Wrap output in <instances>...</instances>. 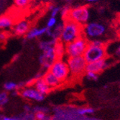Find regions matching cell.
Returning <instances> with one entry per match:
<instances>
[{
  "mask_svg": "<svg viewBox=\"0 0 120 120\" xmlns=\"http://www.w3.org/2000/svg\"><path fill=\"white\" fill-rule=\"evenodd\" d=\"M83 35V26L69 19L63 22V27L59 41L65 45Z\"/></svg>",
  "mask_w": 120,
  "mask_h": 120,
  "instance_id": "1",
  "label": "cell"
},
{
  "mask_svg": "<svg viewBox=\"0 0 120 120\" xmlns=\"http://www.w3.org/2000/svg\"><path fill=\"white\" fill-rule=\"evenodd\" d=\"M88 44V40L83 36L75 39L74 41L65 45L66 55L68 57L83 56Z\"/></svg>",
  "mask_w": 120,
  "mask_h": 120,
  "instance_id": "2",
  "label": "cell"
},
{
  "mask_svg": "<svg viewBox=\"0 0 120 120\" xmlns=\"http://www.w3.org/2000/svg\"><path fill=\"white\" fill-rule=\"evenodd\" d=\"M106 31L107 26L98 22H87L83 26V35L90 41L101 37Z\"/></svg>",
  "mask_w": 120,
  "mask_h": 120,
  "instance_id": "3",
  "label": "cell"
},
{
  "mask_svg": "<svg viewBox=\"0 0 120 120\" xmlns=\"http://www.w3.org/2000/svg\"><path fill=\"white\" fill-rule=\"evenodd\" d=\"M83 56L87 63L94 62L98 60L106 58L107 56V48L105 45L97 46L88 41L87 48L84 52Z\"/></svg>",
  "mask_w": 120,
  "mask_h": 120,
  "instance_id": "4",
  "label": "cell"
},
{
  "mask_svg": "<svg viewBox=\"0 0 120 120\" xmlns=\"http://www.w3.org/2000/svg\"><path fill=\"white\" fill-rule=\"evenodd\" d=\"M67 19L83 26L88 22L90 19L89 9L87 6H79L70 8Z\"/></svg>",
  "mask_w": 120,
  "mask_h": 120,
  "instance_id": "5",
  "label": "cell"
},
{
  "mask_svg": "<svg viewBox=\"0 0 120 120\" xmlns=\"http://www.w3.org/2000/svg\"><path fill=\"white\" fill-rule=\"evenodd\" d=\"M61 82L66 81L70 75L67 62L63 59H57L50 66L49 70Z\"/></svg>",
  "mask_w": 120,
  "mask_h": 120,
  "instance_id": "6",
  "label": "cell"
},
{
  "mask_svg": "<svg viewBox=\"0 0 120 120\" xmlns=\"http://www.w3.org/2000/svg\"><path fill=\"white\" fill-rule=\"evenodd\" d=\"M66 62L68 66L70 74L73 76H80L86 72L87 62L83 56L68 57Z\"/></svg>",
  "mask_w": 120,
  "mask_h": 120,
  "instance_id": "7",
  "label": "cell"
},
{
  "mask_svg": "<svg viewBox=\"0 0 120 120\" xmlns=\"http://www.w3.org/2000/svg\"><path fill=\"white\" fill-rule=\"evenodd\" d=\"M55 51V46L50 47L42 50V54L39 56V62L44 71H48L50 66L57 59Z\"/></svg>",
  "mask_w": 120,
  "mask_h": 120,
  "instance_id": "8",
  "label": "cell"
},
{
  "mask_svg": "<svg viewBox=\"0 0 120 120\" xmlns=\"http://www.w3.org/2000/svg\"><path fill=\"white\" fill-rule=\"evenodd\" d=\"M109 62L108 59L106 58L98 60V61L91 62V63H87L86 67V71H93L96 74H99L103 71L109 65Z\"/></svg>",
  "mask_w": 120,
  "mask_h": 120,
  "instance_id": "9",
  "label": "cell"
},
{
  "mask_svg": "<svg viewBox=\"0 0 120 120\" xmlns=\"http://www.w3.org/2000/svg\"><path fill=\"white\" fill-rule=\"evenodd\" d=\"M21 95L25 99L37 101H41L45 98V95L39 92L35 87H27L24 89L21 92Z\"/></svg>",
  "mask_w": 120,
  "mask_h": 120,
  "instance_id": "10",
  "label": "cell"
},
{
  "mask_svg": "<svg viewBox=\"0 0 120 120\" xmlns=\"http://www.w3.org/2000/svg\"><path fill=\"white\" fill-rule=\"evenodd\" d=\"M30 29L29 23L27 20H20L13 25V32L17 36L26 35L29 29Z\"/></svg>",
  "mask_w": 120,
  "mask_h": 120,
  "instance_id": "11",
  "label": "cell"
},
{
  "mask_svg": "<svg viewBox=\"0 0 120 120\" xmlns=\"http://www.w3.org/2000/svg\"><path fill=\"white\" fill-rule=\"evenodd\" d=\"M48 28L46 26L42 27H33L29 29V31L26 34V38L28 40H31L34 39H37L46 35Z\"/></svg>",
  "mask_w": 120,
  "mask_h": 120,
  "instance_id": "12",
  "label": "cell"
},
{
  "mask_svg": "<svg viewBox=\"0 0 120 120\" xmlns=\"http://www.w3.org/2000/svg\"><path fill=\"white\" fill-rule=\"evenodd\" d=\"M42 78L45 80V82H46V84L50 87V89L58 86L61 83V82L55 76H54L50 71H46L45 72Z\"/></svg>",
  "mask_w": 120,
  "mask_h": 120,
  "instance_id": "13",
  "label": "cell"
},
{
  "mask_svg": "<svg viewBox=\"0 0 120 120\" xmlns=\"http://www.w3.org/2000/svg\"><path fill=\"white\" fill-rule=\"evenodd\" d=\"M33 84H34L35 88L43 95L47 94L51 89L50 87L46 84V82H45L42 77L35 79L33 82Z\"/></svg>",
  "mask_w": 120,
  "mask_h": 120,
  "instance_id": "14",
  "label": "cell"
},
{
  "mask_svg": "<svg viewBox=\"0 0 120 120\" xmlns=\"http://www.w3.org/2000/svg\"><path fill=\"white\" fill-rule=\"evenodd\" d=\"M14 25V19L9 15H2L0 17V30H6Z\"/></svg>",
  "mask_w": 120,
  "mask_h": 120,
  "instance_id": "15",
  "label": "cell"
},
{
  "mask_svg": "<svg viewBox=\"0 0 120 120\" xmlns=\"http://www.w3.org/2000/svg\"><path fill=\"white\" fill-rule=\"evenodd\" d=\"M55 51L58 59H63V57L66 54L65 44L60 41H58L55 44Z\"/></svg>",
  "mask_w": 120,
  "mask_h": 120,
  "instance_id": "16",
  "label": "cell"
},
{
  "mask_svg": "<svg viewBox=\"0 0 120 120\" xmlns=\"http://www.w3.org/2000/svg\"><path fill=\"white\" fill-rule=\"evenodd\" d=\"M58 41L55 40L53 39H50L49 38V39H44V40H41L39 41L38 44V47L40 48V49L42 51L46 48H48L50 47H53L55 46V44H56Z\"/></svg>",
  "mask_w": 120,
  "mask_h": 120,
  "instance_id": "17",
  "label": "cell"
},
{
  "mask_svg": "<svg viewBox=\"0 0 120 120\" xmlns=\"http://www.w3.org/2000/svg\"><path fill=\"white\" fill-rule=\"evenodd\" d=\"M19 85L14 82H7L4 84V89L7 92H14L17 89Z\"/></svg>",
  "mask_w": 120,
  "mask_h": 120,
  "instance_id": "18",
  "label": "cell"
},
{
  "mask_svg": "<svg viewBox=\"0 0 120 120\" xmlns=\"http://www.w3.org/2000/svg\"><path fill=\"white\" fill-rule=\"evenodd\" d=\"M61 9V7H60L59 6H56L54 4H50L48 6V10L50 12V17H56L60 14Z\"/></svg>",
  "mask_w": 120,
  "mask_h": 120,
  "instance_id": "19",
  "label": "cell"
},
{
  "mask_svg": "<svg viewBox=\"0 0 120 120\" xmlns=\"http://www.w3.org/2000/svg\"><path fill=\"white\" fill-rule=\"evenodd\" d=\"M29 2H30V0H14V3L15 6L22 9L26 8L29 5Z\"/></svg>",
  "mask_w": 120,
  "mask_h": 120,
  "instance_id": "20",
  "label": "cell"
},
{
  "mask_svg": "<svg viewBox=\"0 0 120 120\" xmlns=\"http://www.w3.org/2000/svg\"><path fill=\"white\" fill-rule=\"evenodd\" d=\"M70 10V7L68 5L64 6L63 7H62L61 9V11H60V14L61 15V17L65 19H66L68 17V14Z\"/></svg>",
  "mask_w": 120,
  "mask_h": 120,
  "instance_id": "21",
  "label": "cell"
},
{
  "mask_svg": "<svg viewBox=\"0 0 120 120\" xmlns=\"http://www.w3.org/2000/svg\"><path fill=\"white\" fill-rule=\"evenodd\" d=\"M57 23H58V20L56 17H50V18L48 19L46 22V27L48 29H53L56 25Z\"/></svg>",
  "mask_w": 120,
  "mask_h": 120,
  "instance_id": "22",
  "label": "cell"
},
{
  "mask_svg": "<svg viewBox=\"0 0 120 120\" xmlns=\"http://www.w3.org/2000/svg\"><path fill=\"white\" fill-rule=\"evenodd\" d=\"M86 77L88 79L92 80V81H96L99 78L98 74L93 72V71H86Z\"/></svg>",
  "mask_w": 120,
  "mask_h": 120,
  "instance_id": "23",
  "label": "cell"
},
{
  "mask_svg": "<svg viewBox=\"0 0 120 120\" xmlns=\"http://www.w3.org/2000/svg\"><path fill=\"white\" fill-rule=\"evenodd\" d=\"M8 102V95L6 92H0V104L4 105Z\"/></svg>",
  "mask_w": 120,
  "mask_h": 120,
  "instance_id": "24",
  "label": "cell"
},
{
  "mask_svg": "<svg viewBox=\"0 0 120 120\" xmlns=\"http://www.w3.org/2000/svg\"><path fill=\"white\" fill-rule=\"evenodd\" d=\"M94 112V110L92 108H81L77 111L78 114L79 115H85L86 114H91Z\"/></svg>",
  "mask_w": 120,
  "mask_h": 120,
  "instance_id": "25",
  "label": "cell"
},
{
  "mask_svg": "<svg viewBox=\"0 0 120 120\" xmlns=\"http://www.w3.org/2000/svg\"><path fill=\"white\" fill-rule=\"evenodd\" d=\"M113 54L118 58H120V44L116 45L114 49L113 50Z\"/></svg>",
  "mask_w": 120,
  "mask_h": 120,
  "instance_id": "26",
  "label": "cell"
},
{
  "mask_svg": "<svg viewBox=\"0 0 120 120\" xmlns=\"http://www.w3.org/2000/svg\"><path fill=\"white\" fill-rule=\"evenodd\" d=\"M36 118L38 120H44L45 118H46V115L42 112H37L36 114Z\"/></svg>",
  "mask_w": 120,
  "mask_h": 120,
  "instance_id": "27",
  "label": "cell"
},
{
  "mask_svg": "<svg viewBox=\"0 0 120 120\" xmlns=\"http://www.w3.org/2000/svg\"><path fill=\"white\" fill-rule=\"evenodd\" d=\"M7 39V34L5 32L0 30V41H3Z\"/></svg>",
  "mask_w": 120,
  "mask_h": 120,
  "instance_id": "28",
  "label": "cell"
},
{
  "mask_svg": "<svg viewBox=\"0 0 120 120\" xmlns=\"http://www.w3.org/2000/svg\"><path fill=\"white\" fill-rule=\"evenodd\" d=\"M3 120H18L17 119H14V118H9V117H5L3 119Z\"/></svg>",
  "mask_w": 120,
  "mask_h": 120,
  "instance_id": "29",
  "label": "cell"
},
{
  "mask_svg": "<svg viewBox=\"0 0 120 120\" xmlns=\"http://www.w3.org/2000/svg\"><path fill=\"white\" fill-rule=\"evenodd\" d=\"M87 2H89V3H93V2H98L99 0H86Z\"/></svg>",
  "mask_w": 120,
  "mask_h": 120,
  "instance_id": "30",
  "label": "cell"
},
{
  "mask_svg": "<svg viewBox=\"0 0 120 120\" xmlns=\"http://www.w3.org/2000/svg\"><path fill=\"white\" fill-rule=\"evenodd\" d=\"M43 2H46V3H48V2H50L52 0H42Z\"/></svg>",
  "mask_w": 120,
  "mask_h": 120,
  "instance_id": "31",
  "label": "cell"
},
{
  "mask_svg": "<svg viewBox=\"0 0 120 120\" xmlns=\"http://www.w3.org/2000/svg\"><path fill=\"white\" fill-rule=\"evenodd\" d=\"M74 1V0H66V2L67 3H70V2H73Z\"/></svg>",
  "mask_w": 120,
  "mask_h": 120,
  "instance_id": "32",
  "label": "cell"
}]
</instances>
